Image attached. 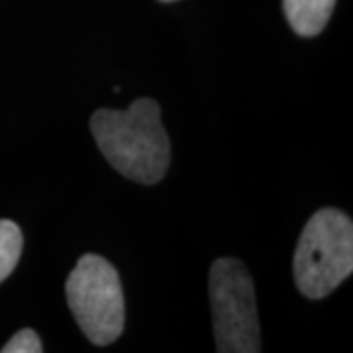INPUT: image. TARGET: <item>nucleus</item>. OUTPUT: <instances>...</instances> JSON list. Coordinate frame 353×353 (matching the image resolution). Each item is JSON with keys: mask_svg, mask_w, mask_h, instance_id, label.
Returning a JSON list of instances; mask_svg holds the SVG:
<instances>
[{"mask_svg": "<svg viewBox=\"0 0 353 353\" xmlns=\"http://www.w3.org/2000/svg\"><path fill=\"white\" fill-rule=\"evenodd\" d=\"M294 281L306 299H324L353 271V224L338 208L318 210L294 252Z\"/></svg>", "mask_w": 353, "mask_h": 353, "instance_id": "2", "label": "nucleus"}, {"mask_svg": "<svg viewBox=\"0 0 353 353\" xmlns=\"http://www.w3.org/2000/svg\"><path fill=\"white\" fill-rule=\"evenodd\" d=\"M65 292L79 328L94 345H110L122 336L124 290L112 263L94 253L83 255L67 279Z\"/></svg>", "mask_w": 353, "mask_h": 353, "instance_id": "3", "label": "nucleus"}, {"mask_svg": "<svg viewBox=\"0 0 353 353\" xmlns=\"http://www.w3.org/2000/svg\"><path fill=\"white\" fill-rule=\"evenodd\" d=\"M161 2H173V0H161Z\"/></svg>", "mask_w": 353, "mask_h": 353, "instance_id": "8", "label": "nucleus"}, {"mask_svg": "<svg viewBox=\"0 0 353 353\" xmlns=\"http://www.w3.org/2000/svg\"><path fill=\"white\" fill-rule=\"evenodd\" d=\"M334 6L336 0H283L290 28L303 38L318 36L326 28Z\"/></svg>", "mask_w": 353, "mask_h": 353, "instance_id": "5", "label": "nucleus"}, {"mask_svg": "<svg viewBox=\"0 0 353 353\" xmlns=\"http://www.w3.org/2000/svg\"><path fill=\"white\" fill-rule=\"evenodd\" d=\"M24 238L12 220H0V283L16 269Z\"/></svg>", "mask_w": 353, "mask_h": 353, "instance_id": "6", "label": "nucleus"}, {"mask_svg": "<svg viewBox=\"0 0 353 353\" xmlns=\"http://www.w3.org/2000/svg\"><path fill=\"white\" fill-rule=\"evenodd\" d=\"M216 350L220 353H257L261 350L253 279L240 259L222 257L208 277Z\"/></svg>", "mask_w": 353, "mask_h": 353, "instance_id": "4", "label": "nucleus"}, {"mask_svg": "<svg viewBox=\"0 0 353 353\" xmlns=\"http://www.w3.org/2000/svg\"><path fill=\"white\" fill-rule=\"evenodd\" d=\"M43 352L41 340L34 330L24 328L14 334L10 341L2 347V353H39Z\"/></svg>", "mask_w": 353, "mask_h": 353, "instance_id": "7", "label": "nucleus"}, {"mask_svg": "<svg viewBox=\"0 0 353 353\" xmlns=\"http://www.w3.org/2000/svg\"><path fill=\"white\" fill-rule=\"evenodd\" d=\"M90 132L106 161L130 181L155 185L167 173L171 143L161 108L152 99H138L128 110H97Z\"/></svg>", "mask_w": 353, "mask_h": 353, "instance_id": "1", "label": "nucleus"}]
</instances>
